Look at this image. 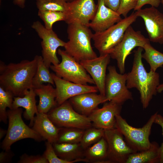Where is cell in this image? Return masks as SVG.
Listing matches in <instances>:
<instances>
[{
  "label": "cell",
  "mask_w": 163,
  "mask_h": 163,
  "mask_svg": "<svg viewBox=\"0 0 163 163\" xmlns=\"http://www.w3.org/2000/svg\"><path fill=\"white\" fill-rule=\"evenodd\" d=\"M111 58L109 54L100 55L99 57L79 62L90 75L100 94L105 96L106 71Z\"/></svg>",
  "instance_id": "e0dca14e"
},
{
  "label": "cell",
  "mask_w": 163,
  "mask_h": 163,
  "mask_svg": "<svg viewBox=\"0 0 163 163\" xmlns=\"http://www.w3.org/2000/svg\"><path fill=\"white\" fill-rule=\"evenodd\" d=\"M103 0L107 7L115 11H117L120 6V0Z\"/></svg>",
  "instance_id": "f35d334b"
},
{
  "label": "cell",
  "mask_w": 163,
  "mask_h": 163,
  "mask_svg": "<svg viewBox=\"0 0 163 163\" xmlns=\"http://www.w3.org/2000/svg\"><path fill=\"white\" fill-rule=\"evenodd\" d=\"M95 14L88 26L95 32L104 31L122 19L117 11L108 7L103 0H97Z\"/></svg>",
  "instance_id": "ac0fdd59"
},
{
  "label": "cell",
  "mask_w": 163,
  "mask_h": 163,
  "mask_svg": "<svg viewBox=\"0 0 163 163\" xmlns=\"http://www.w3.org/2000/svg\"><path fill=\"white\" fill-rule=\"evenodd\" d=\"M105 83V96L107 101L122 105L128 100H133L131 92L126 85L127 74H119L114 66L108 67Z\"/></svg>",
  "instance_id": "8fae6325"
},
{
  "label": "cell",
  "mask_w": 163,
  "mask_h": 163,
  "mask_svg": "<svg viewBox=\"0 0 163 163\" xmlns=\"http://www.w3.org/2000/svg\"><path fill=\"white\" fill-rule=\"evenodd\" d=\"M54 150L60 158L72 163L78 162H88L84 158V150L80 143L52 144Z\"/></svg>",
  "instance_id": "44dd1931"
},
{
  "label": "cell",
  "mask_w": 163,
  "mask_h": 163,
  "mask_svg": "<svg viewBox=\"0 0 163 163\" xmlns=\"http://www.w3.org/2000/svg\"><path fill=\"white\" fill-rule=\"evenodd\" d=\"M150 42L139 31H135L131 25L125 32L123 38L110 54L111 58L116 59L121 74L124 73L125 62L127 56L132 50L136 47L143 48L145 45Z\"/></svg>",
  "instance_id": "9c48e42d"
},
{
  "label": "cell",
  "mask_w": 163,
  "mask_h": 163,
  "mask_svg": "<svg viewBox=\"0 0 163 163\" xmlns=\"http://www.w3.org/2000/svg\"><path fill=\"white\" fill-rule=\"evenodd\" d=\"M25 0H14V3L21 8L24 6Z\"/></svg>",
  "instance_id": "ab89813d"
},
{
  "label": "cell",
  "mask_w": 163,
  "mask_h": 163,
  "mask_svg": "<svg viewBox=\"0 0 163 163\" xmlns=\"http://www.w3.org/2000/svg\"><path fill=\"white\" fill-rule=\"evenodd\" d=\"M22 113L20 107L9 109L7 111L8 127L1 146L4 151L11 149L13 144L22 139L30 138L38 142L45 140L32 128L25 124L22 119Z\"/></svg>",
  "instance_id": "8992f818"
},
{
  "label": "cell",
  "mask_w": 163,
  "mask_h": 163,
  "mask_svg": "<svg viewBox=\"0 0 163 163\" xmlns=\"http://www.w3.org/2000/svg\"><path fill=\"white\" fill-rule=\"evenodd\" d=\"M36 96L34 88H32L27 92L23 97H14L12 104V109L22 107L25 109L23 116L25 119L30 120V126H33L35 114L38 112Z\"/></svg>",
  "instance_id": "603a6c76"
},
{
  "label": "cell",
  "mask_w": 163,
  "mask_h": 163,
  "mask_svg": "<svg viewBox=\"0 0 163 163\" xmlns=\"http://www.w3.org/2000/svg\"><path fill=\"white\" fill-rule=\"evenodd\" d=\"M138 17L136 11L106 30L93 34L94 45L100 55L110 54L121 41L127 28Z\"/></svg>",
  "instance_id": "277c9868"
},
{
  "label": "cell",
  "mask_w": 163,
  "mask_h": 163,
  "mask_svg": "<svg viewBox=\"0 0 163 163\" xmlns=\"http://www.w3.org/2000/svg\"><path fill=\"white\" fill-rule=\"evenodd\" d=\"M85 130L75 128H61L56 143H80Z\"/></svg>",
  "instance_id": "83f0119b"
},
{
  "label": "cell",
  "mask_w": 163,
  "mask_h": 163,
  "mask_svg": "<svg viewBox=\"0 0 163 163\" xmlns=\"http://www.w3.org/2000/svg\"><path fill=\"white\" fill-rule=\"evenodd\" d=\"M37 62V68L36 73L32 81L33 88L37 87L44 83L50 84L53 85L55 84L52 74L49 68L44 63L42 56H35Z\"/></svg>",
  "instance_id": "484cf974"
},
{
  "label": "cell",
  "mask_w": 163,
  "mask_h": 163,
  "mask_svg": "<svg viewBox=\"0 0 163 163\" xmlns=\"http://www.w3.org/2000/svg\"><path fill=\"white\" fill-rule=\"evenodd\" d=\"M37 68L36 56L31 61L24 60L17 63L6 65L0 62V86L14 96L23 97L33 88L32 81Z\"/></svg>",
  "instance_id": "6da1fadb"
},
{
  "label": "cell",
  "mask_w": 163,
  "mask_h": 163,
  "mask_svg": "<svg viewBox=\"0 0 163 163\" xmlns=\"http://www.w3.org/2000/svg\"><path fill=\"white\" fill-rule=\"evenodd\" d=\"M161 3V0H137L136 6L134 10L135 11L139 10L146 4H149L152 7L157 8L159 6Z\"/></svg>",
  "instance_id": "d590c367"
},
{
  "label": "cell",
  "mask_w": 163,
  "mask_h": 163,
  "mask_svg": "<svg viewBox=\"0 0 163 163\" xmlns=\"http://www.w3.org/2000/svg\"><path fill=\"white\" fill-rule=\"evenodd\" d=\"M45 145L46 150L43 155L47 160L49 163H72L71 162L59 158L55 153L52 143L47 141L45 142Z\"/></svg>",
  "instance_id": "d6a6232c"
},
{
  "label": "cell",
  "mask_w": 163,
  "mask_h": 163,
  "mask_svg": "<svg viewBox=\"0 0 163 163\" xmlns=\"http://www.w3.org/2000/svg\"><path fill=\"white\" fill-rule=\"evenodd\" d=\"M32 128L45 140L53 144L57 142L61 128L56 126L47 114L38 112L35 117Z\"/></svg>",
  "instance_id": "ffe728a7"
},
{
  "label": "cell",
  "mask_w": 163,
  "mask_h": 163,
  "mask_svg": "<svg viewBox=\"0 0 163 163\" xmlns=\"http://www.w3.org/2000/svg\"><path fill=\"white\" fill-rule=\"evenodd\" d=\"M122 106L111 101H107L102 108H97L88 117L94 127L104 130L113 128L115 127L116 116L120 114Z\"/></svg>",
  "instance_id": "2e32d148"
},
{
  "label": "cell",
  "mask_w": 163,
  "mask_h": 163,
  "mask_svg": "<svg viewBox=\"0 0 163 163\" xmlns=\"http://www.w3.org/2000/svg\"><path fill=\"white\" fill-rule=\"evenodd\" d=\"M14 155L11 149L2 152L0 153V163H10Z\"/></svg>",
  "instance_id": "74e56055"
},
{
  "label": "cell",
  "mask_w": 163,
  "mask_h": 163,
  "mask_svg": "<svg viewBox=\"0 0 163 163\" xmlns=\"http://www.w3.org/2000/svg\"><path fill=\"white\" fill-rule=\"evenodd\" d=\"M137 0H120L119 8L117 12L124 17L127 16L128 13L135 8Z\"/></svg>",
  "instance_id": "836d02e7"
},
{
  "label": "cell",
  "mask_w": 163,
  "mask_h": 163,
  "mask_svg": "<svg viewBox=\"0 0 163 163\" xmlns=\"http://www.w3.org/2000/svg\"><path fill=\"white\" fill-rule=\"evenodd\" d=\"M33 88L36 95L39 98V104L37 105L38 112L47 114L57 106L56 101V89L51 84H43Z\"/></svg>",
  "instance_id": "7402d4cb"
},
{
  "label": "cell",
  "mask_w": 163,
  "mask_h": 163,
  "mask_svg": "<svg viewBox=\"0 0 163 163\" xmlns=\"http://www.w3.org/2000/svg\"><path fill=\"white\" fill-rule=\"evenodd\" d=\"M157 112L152 115L142 127L136 128L129 125L120 114L116 116L115 127L122 134L127 144L136 152L148 149L151 142L149 137Z\"/></svg>",
  "instance_id": "5b68a950"
},
{
  "label": "cell",
  "mask_w": 163,
  "mask_h": 163,
  "mask_svg": "<svg viewBox=\"0 0 163 163\" xmlns=\"http://www.w3.org/2000/svg\"><path fill=\"white\" fill-rule=\"evenodd\" d=\"M105 130L101 128L90 127L85 130L80 144L85 150L99 141L104 137Z\"/></svg>",
  "instance_id": "f1b7e54d"
},
{
  "label": "cell",
  "mask_w": 163,
  "mask_h": 163,
  "mask_svg": "<svg viewBox=\"0 0 163 163\" xmlns=\"http://www.w3.org/2000/svg\"><path fill=\"white\" fill-rule=\"evenodd\" d=\"M94 0H73L67 2L66 22L78 23L88 26L97 10Z\"/></svg>",
  "instance_id": "4fadbf2b"
},
{
  "label": "cell",
  "mask_w": 163,
  "mask_h": 163,
  "mask_svg": "<svg viewBox=\"0 0 163 163\" xmlns=\"http://www.w3.org/2000/svg\"><path fill=\"white\" fill-rule=\"evenodd\" d=\"M161 3L163 5V0H161Z\"/></svg>",
  "instance_id": "7bdbcfd3"
},
{
  "label": "cell",
  "mask_w": 163,
  "mask_h": 163,
  "mask_svg": "<svg viewBox=\"0 0 163 163\" xmlns=\"http://www.w3.org/2000/svg\"><path fill=\"white\" fill-rule=\"evenodd\" d=\"M57 53L61 57V62L56 65H51L50 67L56 76L66 80L77 84H95L92 78L79 62L76 61L65 50L59 49L57 50Z\"/></svg>",
  "instance_id": "52a82bcc"
},
{
  "label": "cell",
  "mask_w": 163,
  "mask_h": 163,
  "mask_svg": "<svg viewBox=\"0 0 163 163\" xmlns=\"http://www.w3.org/2000/svg\"><path fill=\"white\" fill-rule=\"evenodd\" d=\"M51 74L56 86V101L57 106L75 96L85 93H96L98 91L96 86L75 83L64 80L53 73Z\"/></svg>",
  "instance_id": "9a60e30c"
},
{
  "label": "cell",
  "mask_w": 163,
  "mask_h": 163,
  "mask_svg": "<svg viewBox=\"0 0 163 163\" xmlns=\"http://www.w3.org/2000/svg\"><path fill=\"white\" fill-rule=\"evenodd\" d=\"M38 16L44 22L45 27L48 30L53 29V24L59 21H65V13L59 11H38Z\"/></svg>",
  "instance_id": "4dcf8cb0"
},
{
  "label": "cell",
  "mask_w": 163,
  "mask_h": 163,
  "mask_svg": "<svg viewBox=\"0 0 163 163\" xmlns=\"http://www.w3.org/2000/svg\"><path fill=\"white\" fill-rule=\"evenodd\" d=\"M47 114L59 128L72 127L85 130L92 126L89 117L75 110L67 100L52 109Z\"/></svg>",
  "instance_id": "ba28073f"
},
{
  "label": "cell",
  "mask_w": 163,
  "mask_h": 163,
  "mask_svg": "<svg viewBox=\"0 0 163 163\" xmlns=\"http://www.w3.org/2000/svg\"><path fill=\"white\" fill-rule=\"evenodd\" d=\"M32 27L42 39V57L44 63L49 68L51 64L56 65L60 62L57 56V49L64 47L66 42L60 39L53 29L48 30L39 21L34 22Z\"/></svg>",
  "instance_id": "30bf717a"
},
{
  "label": "cell",
  "mask_w": 163,
  "mask_h": 163,
  "mask_svg": "<svg viewBox=\"0 0 163 163\" xmlns=\"http://www.w3.org/2000/svg\"><path fill=\"white\" fill-rule=\"evenodd\" d=\"M145 50L142 57L149 64L150 71L156 72L157 69L163 66V53L154 48L150 42L146 43L143 47Z\"/></svg>",
  "instance_id": "4316f807"
},
{
  "label": "cell",
  "mask_w": 163,
  "mask_h": 163,
  "mask_svg": "<svg viewBox=\"0 0 163 163\" xmlns=\"http://www.w3.org/2000/svg\"><path fill=\"white\" fill-rule=\"evenodd\" d=\"M69 41L64 47L65 51L77 61L97 57L91 45L93 34L88 26L78 23L68 24Z\"/></svg>",
  "instance_id": "3957f363"
},
{
  "label": "cell",
  "mask_w": 163,
  "mask_h": 163,
  "mask_svg": "<svg viewBox=\"0 0 163 163\" xmlns=\"http://www.w3.org/2000/svg\"><path fill=\"white\" fill-rule=\"evenodd\" d=\"M143 50L139 47L134 51L133 65L131 71L127 74L126 85L129 89L135 88L139 91L142 107L146 109L153 96L157 94L160 76L156 72L146 71L142 61Z\"/></svg>",
  "instance_id": "7a4b0ae2"
},
{
  "label": "cell",
  "mask_w": 163,
  "mask_h": 163,
  "mask_svg": "<svg viewBox=\"0 0 163 163\" xmlns=\"http://www.w3.org/2000/svg\"><path fill=\"white\" fill-rule=\"evenodd\" d=\"M154 123L157 124L161 126L162 129V135L163 137V117L160 114L156 115ZM159 163H163V140L159 147Z\"/></svg>",
  "instance_id": "8d00e7d4"
},
{
  "label": "cell",
  "mask_w": 163,
  "mask_h": 163,
  "mask_svg": "<svg viewBox=\"0 0 163 163\" xmlns=\"http://www.w3.org/2000/svg\"><path fill=\"white\" fill-rule=\"evenodd\" d=\"M68 0H70V1H72L73 0H67V1H68Z\"/></svg>",
  "instance_id": "ee69618b"
},
{
  "label": "cell",
  "mask_w": 163,
  "mask_h": 163,
  "mask_svg": "<svg viewBox=\"0 0 163 163\" xmlns=\"http://www.w3.org/2000/svg\"><path fill=\"white\" fill-rule=\"evenodd\" d=\"M157 91L158 93H161L163 91V84H160L157 88Z\"/></svg>",
  "instance_id": "b9f144b4"
},
{
  "label": "cell",
  "mask_w": 163,
  "mask_h": 163,
  "mask_svg": "<svg viewBox=\"0 0 163 163\" xmlns=\"http://www.w3.org/2000/svg\"><path fill=\"white\" fill-rule=\"evenodd\" d=\"M159 147L155 142H151L147 149L130 155L126 163H158L159 162Z\"/></svg>",
  "instance_id": "d4e9b609"
},
{
  "label": "cell",
  "mask_w": 163,
  "mask_h": 163,
  "mask_svg": "<svg viewBox=\"0 0 163 163\" xmlns=\"http://www.w3.org/2000/svg\"><path fill=\"white\" fill-rule=\"evenodd\" d=\"M39 11H59L66 13L67 0H36Z\"/></svg>",
  "instance_id": "1f68e13d"
},
{
  "label": "cell",
  "mask_w": 163,
  "mask_h": 163,
  "mask_svg": "<svg viewBox=\"0 0 163 163\" xmlns=\"http://www.w3.org/2000/svg\"><path fill=\"white\" fill-rule=\"evenodd\" d=\"M7 130L0 128V139H2L4 136L6 135Z\"/></svg>",
  "instance_id": "60d3db41"
},
{
  "label": "cell",
  "mask_w": 163,
  "mask_h": 163,
  "mask_svg": "<svg viewBox=\"0 0 163 163\" xmlns=\"http://www.w3.org/2000/svg\"><path fill=\"white\" fill-rule=\"evenodd\" d=\"M18 163H49L42 155H28L25 153L22 155L18 161Z\"/></svg>",
  "instance_id": "e575fe53"
},
{
  "label": "cell",
  "mask_w": 163,
  "mask_h": 163,
  "mask_svg": "<svg viewBox=\"0 0 163 163\" xmlns=\"http://www.w3.org/2000/svg\"><path fill=\"white\" fill-rule=\"evenodd\" d=\"M136 11L143 20L150 41L163 44V14L152 6Z\"/></svg>",
  "instance_id": "5bb4252c"
},
{
  "label": "cell",
  "mask_w": 163,
  "mask_h": 163,
  "mask_svg": "<svg viewBox=\"0 0 163 163\" xmlns=\"http://www.w3.org/2000/svg\"><path fill=\"white\" fill-rule=\"evenodd\" d=\"M108 145L104 137L84 150V158L88 162L108 163Z\"/></svg>",
  "instance_id": "cb8c5ba5"
},
{
  "label": "cell",
  "mask_w": 163,
  "mask_h": 163,
  "mask_svg": "<svg viewBox=\"0 0 163 163\" xmlns=\"http://www.w3.org/2000/svg\"><path fill=\"white\" fill-rule=\"evenodd\" d=\"M104 137L108 145V163H126L130 155L137 152L127 144L115 127L105 130Z\"/></svg>",
  "instance_id": "7c38bea8"
},
{
  "label": "cell",
  "mask_w": 163,
  "mask_h": 163,
  "mask_svg": "<svg viewBox=\"0 0 163 163\" xmlns=\"http://www.w3.org/2000/svg\"><path fill=\"white\" fill-rule=\"evenodd\" d=\"M14 96L12 93L0 86V121L5 123L8 119L6 108L12 109Z\"/></svg>",
  "instance_id": "f546056e"
},
{
  "label": "cell",
  "mask_w": 163,
  "mask_h": 163,
  "mask_svg": "<svg viewBox=\"0 0 163 163\" xmlns=\"http://www.w3.org/2000/svg\"><path fill=\"white\" fill-rule=\"evenodd\" d=\"M69 101L78 113L88 117L100 104L108 101L105 96L96 92L82 94L71 98Z\"/></svg>",
  "instance_id": "d6986e66"
}]
</instances>
